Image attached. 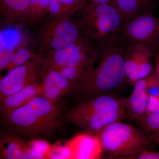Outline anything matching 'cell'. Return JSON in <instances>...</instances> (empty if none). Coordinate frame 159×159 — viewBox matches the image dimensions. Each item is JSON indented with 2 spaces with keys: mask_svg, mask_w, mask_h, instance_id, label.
Masks as SVG:
<instances>
[{
  "mask_svg": "<svg viewBox=\"0 0 159 159\" xmlns=\"http://www.w3.org/2000/svg\"><path fill=\"white\" fill-rule=\"evenodd\" d=\"M129 43L119 32L101 45L97 67L74 94L79 102L110 93L125 79L124 53Z\"/></svg>",
  "mask_w": 159,
  "mask_h": 159,
  "instance_id": "1",
  "label": "cell"
},
{
  "mask_svg": "<svg viewBox=\"0 0 159 159\" xmlns=\"http://www.w3.org/2000/svg\"><path fill=\"white\" fill-rule=\"evenodd\" d=\"M3 122L11 132L20 137L47 138L64 122L57 103L43 96L3 116Z\"/></svg>",
  "mask_w": 159,
  "mask_h": 159,
  "instance_id": "2",
  "label": "cell"
},
{
  "mask_svg": "<svg viewBox=\"0 0 159 159\" xmlns=\"http://www.w3.org/2000/svg\"><path fill=\"white\" fill-rule=\"evenodd\" d=\"M125 99L109 93L79 102L67 111L64 120L96 135L107 125L127 118Z\"/></svg>",
  "mask_w": 159,
  "mask_h": 159,
  "instance_id": "3",
  "label": "cell"
},
{
  "mask_svg": "<svg viewBox=\"0 0 159 159\" xmlns=\"http://www.w3.org/2000/svg\"><path fill=\"white\" fill-rule=\"evenodd\" d=\"M96 137L102 153L111 158L134 156L155 144L140 129L122 122L107 125Z\"/></svg>",
  "mask_w": 159,
  "mask_h": 159,
  "instance_id": "4",
  "label": "cell"
},
{
  "mask_svg": "<svg viewBox=\"0 0 159 159\" xmlns=\"http://www.w3.org/2000/svg\"><path fill=\"white\" fill-rule=\"evenodd\" d=\"M77 22L83 36L100 46L119 32L125 23L113 2L86 5L78 12Z\"/></svg>",
  "mask_w": 159,
  "mask_h": 159,
  "instance_id": "5",
  "label": "cell"
},
{
  "mask_svg": "<svg viewBox=\"0 0 159 159\" xmlns=\"http://www.w3.org/2000/svg\"><path fill=\"white\" fill-rule=\"evenodd\" d=\"M76 21L69 18L48 17L40 27L37 40L39 54L44 56L76 42L81 36Z\"/></svg>",
  "mask_w": 159,
  "mask_h": 159,
  "instance_id": "6",
  "label": "cell"
},
{
  "mask_svg": "<svg viewBox=\"0 0 159 159\" xmlns=\"http://www.w3.org/2000/svg\"><path fill=\"white\" fill-rule=\"evenodd\" d=\"M48 69L45 57L39 54L9 71L0 82V101L28 86L40 83Z\"/></svg>",
  "mask_w": 159,
  "mask_h": 159,
  "instance_id": "7",
  "label": "cell"
},
{
  "mask_svg": "<svg viewBox=\"0 0 159 159\" xmlns=\"http://www.w3.org/2000/svg\"><path fill=\"white\" fill-rule=\"evenodd\" d=\"M119 33L129 43L143 44L154 51L159 49V18L152 11L137 15L124 23Z\"/></svg>",
  "mask_w": 159,
  "mask_h": 159,
  "instance_id": "8",
  "label": "cell"
},
{
  "mask_svg": "<svg viewBox=\"0 0 159 159\" xmlns=\"http://www.w3.org/2000/svg\"><path fill=\"white\" fill-rule=\"evenodd\" d=\"M154 51L143 44L130 43L127 46L124 53L125 79L131 85L153 72L152 60Z\"/></svg>",
  "mask_w": 159,
  "mask_h": 159,
  "instance_id": "9",
  "label": "cell"
},
{
  "mask_svg": "<svg viewBox=\"0 0 159 159\" xmlns=\"http://www.w3.org/2000/svg\"><path fill=\"white\" fill-rule=\"evenodd\" d=\"M101 52V46H94L74 62L59 69L63 76L76 86L77 91L93 70L94 65L99 61Z\"/></svg>",
  "mask_w": 159,
  "mask_h": 159,
  "instance_id": "10",
  "label": "cell"
},
{
  "mask_svg": "<svg viewBox=\"0 0 159 159\" xmlns=\"http://www.w3.org/2000/svg\"><path fill=\"white\" fill-rule=\"evenodd\" d=\"M42 96L53 103H57L64 96L75 94L77 88L74 83L63 76L59 69L49 67L40 82Z\"/></svg>",
  "mask_w": 159,
  "mask_h": 159,
  "instance_id": "11",
  "label": "cell"
},
{
  "mask_svg": "<svg viewBox=\"0 0 159 159\" xmlns=\"http://www.w3.org/2000/svg\"><path fill=\"white\" fill-rule=\"evenodd\" d=\"M97 46L81 34L75 42L64 48L51 51L45 57L46 63L49 67L61 68L78 59L83 54L94 46Z\"/></svg>",
  "mask_w": 159,
  "mask_h": 159,
  "instance_id": "12",
  "label": "cell"
},
{
  "mask_svg": "<svg viewBox=\"0 0 159 159\" xmlns=\"http://www.w3.org/2000/svg\"><path fill=\"white\" fill-rule=\"evenodd\" d=\"M147 77L135 84L131 94L125 99L126 119L130 123L146 112L149 99L146 91Z\"/></svg>",
  "mask_w": 159,
  "mask_h": 159,
  "instance_id": "13",
  "label": "cell"
},
{
  "mask_svg": "<svg viewBox=\"0 0 159 159\" xmlns=\"http://www.w3.org/2000/svg\"><path fill=\"white\" fill-rule=\"evenodd\" d=\"M29 0H0L1 13L6 24L20 27L28 24Z\"/></svg>",
  "mask_w": 159,
  "mask_h": 159,
  "instance_id": "14",
  "label": "cell"
},
{
  "mask_svg": "<svg viewBox=\"0 0 159 159\" xmlns=\"http://www.w3.org/2000/svg\"><path fill=\"white\" fill-rule=\"evenodd\" d=\"M0 155L1 159H34L30 146L22 139L21 137L13 133L1 136Z\"/></svg>",
  "mask_w": 159,
  "mask_h": 159,
  "instance_id": "15",
  "label": "cell"
},
{
  "mask_svg": "<svg viewBox=\"0 0 159 159\" xmlns=\"http://www.w3.org/2000/svg\"><path fill=\"white\" fill-rule=\"evenodd\" d=\"M43 90L40 83L34 84L24 88L0 101L2 116L21 107L35 97L42 96Z\"/></svg>",
  "mask_w": 159,
  "mask_h": 159,
  "instance_id": "16",
  "label": "cell"
},
{
  "mask_svg": "<svg viewBox=\"0 0 159 159\" xmlns=\"http://www.w3.org/2000/svg\"><path fill=\"white\" fill-rule=\"evenodd\" d=\"M125 22L146 11H152L153 0H113Z\"/></svg>",
  "mask_w": 159,
  "mask_h": 159,
  "instance_id": "17",
  "label": "cell"
},
{
  "mask_svg": "<svg viewBox=\"0 0 159 159\" xmlns=\"http://www.w3.org/2000/svg\"><path fill=\"white\" fill-rule=\"evenodd\" d=\"M86 5L84 0H51L49 17H71Z\"/></svg>",
  "mask_w": 159,
  "mask_h": 159,
  "instance_id": "18",
  "label": "cell"
},
{
  "mask_svg": "<svg viewBox=\"0 0 159 159\" xmlns=\"http://www.w3.org/2000/svg\"><path fill=\"white\" fill-rule=\"evenodd\" d=\"M134 122L152 142L159 145V113H145Z\"/></svg>",
  "mask_w": 159,
  "mask_h": 159,
  "instance_id": "19",
  "label": "cell"
},
{
  "mask_svg": "<svg viewBox=\"0 0 159 159\" xmlns=\"http://www.w3.org/2000/svg\"><path fill=\"white\" fill-rule=\"evenodd\" d=\"M51 0H29L28 24L35 26L44 20L50 11Z\"/></svg>",
  "mask_w": 159,
  "mask_h": 159,
  "instance_id": "20",
  "label": "cell"
},
{
  "mask_svg": "<svg viewBox=\"0 0 159 159\" xmlns=\"http://www.w3.org/2000/svg\"><path fill=\"white\" fill-rule=\"evenodd\" d=\"M80 142L78 141L79 143L77 147V150L76 151V154L74 157L77 158L86 159L90 158L93 156L92 153L94 152L93 149L98 142L97 137L95 138L92 136H84L81 138Z\"/></svg>",
  "mask_w": 159,
  "mask_h": 159,
  "instance_id": "21",
  "label": "cell"
},
{
  "mask_svg": "<svg viewBox=\"0 0 159 159\" xmlns=\"http://www.w3.org/2000/svg\"><path fill=\"white\" fill-rule=\"evenodd\" d=\"M38 54L34 53L29 46L23 45L16 49L14 57L6 70L9 72L14 68L36 57Z\"/></svg>",
  "mask_w": 159,
  "mask_h": 159,
  "instance_id": "22",
  "label": "cell"
},
{
  "mask_svg": "<svg viewBox=\"0 0 159 159\" xmlns=\"http://www.w3.org/2000/svg\"><path fill=\"white\" fill-rule=\"evenodd\" d=\"M16 48L13 44H6L1 40L0 51V71L6 70L10 64L16 51Z\"/></svg>",
  "mask_w": 159,
  "mask_h": 159,
  "instance_id": "23",
  "label": "cell"
},
{
  "mask_svg": "<svg viewBox=\"0 0 159 159\" xmlns=\"http://www.w3.org/2000/svg\"><path fill=\"white\" fill-rule=\"evenodd\" d=\"M146 91L148 97L159 99V78L155 71L147 77Z\"/></svg>",
  "mask_w": 159,
  "mask_h": 159,
  "instance_id": "24",
  "label": "cell"
},
{
  "mask_svg": "<svg viewBox=\"0 0 159 159\" xmlns=\"http://www.w3.org/2000/svg\"><path fill=\"white\" fill-rule=\"evenodd\" d=\"M132 157L138 159H159V151L146 150Z\"/></svg>",
  "mask_w": 159,
  "mask_h": 159,
  "instance_id": "25",
  "label": "cell"
},
{
  "mask_svg": "<svg viewBox=\"0 0 159 159\" xmlns=\"http://www.w3.org/2000/svg\"><path fill=\"white\" fill-rule=\"evenodd\" d=\"M146 113H159V99L149 97Z\"/></svg>",
  "mask_w": 159,
  "mask_h": 159,
  "instance_id": "26",
  "label": "cell"
},
{
  "mask_svg": "<svg viewBox=\"0 0 159 159\" xmlns=\"http://www.w3.org/2000/svg\"><path fill=\"white\" fill-rule=\"evenodd\" d=\"M113 0H87V5H94V4H102L110 2Z\"/></svg>",
  "mask_w": 159,
  "mask_h": 159,
  "instance_id": "27",
  "label": "cell"
},
{
  "mask_svg": "<svg viewBox=\"0 0 159 159\" xmlns=\"http://www.w3.org/2000/svg\"><path fill=\"white\" fill-rule=\"evenodd\" d=\"M157 76L159 78V51L157 54L155 60V71Z\"/></svg>",
  "mask_w": 159,
  "mask_h": 159,
  "instance_id": "28",
  "label": "cell"
},
{
  "mask_svg": "<svg viewBox=\"0 0 159 159\" xmlns=\"http://www.w3.org/2000/svg\"><path fill=\"white\" fill-rule=\"evenodd\" d=\"M84 1H85V2H86L87 3V0H84Z\"/></svg>",
  "mask_w": 159,
  "mask_h": 159,
  "instance_id": "29",
  "label": "cell"
}]
</instances>
